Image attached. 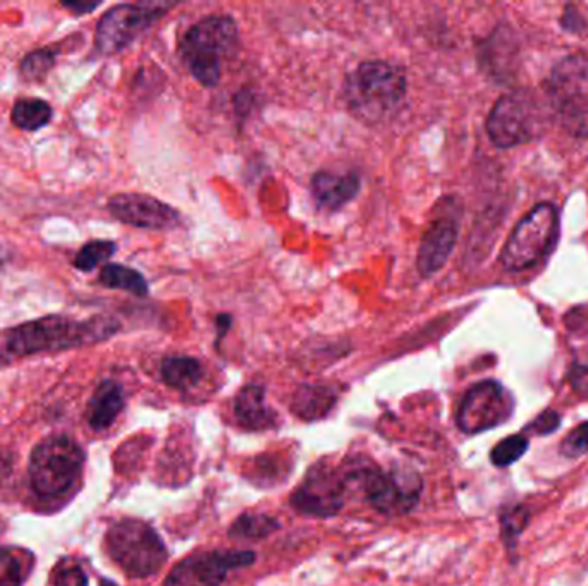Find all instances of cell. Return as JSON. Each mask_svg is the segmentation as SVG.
<instances>
[{"mask_svg":"<svg viewBox=\"0 0 588 586\" xmlns=\"http://www.w3.org/2000/svg\"><path fill=\"white\" fill-rule=\"evenodd\" d=\"M119 329V321L113 317H92L81 321L62 315H47L9 330L5 348L14 356L56 353L107 341Z\"/></svg>","mask_w":588,"mask_h":586,"instance_id":"1","label":"cell"},{"mask_svg":"<svg viewBox=\"0 0 588 586\" xmlns=\"http://www.w3.org/2000/svg\"><path fill=\"white\" fill-rule=\"evenodd\" d=\"M345 97L360 121L376 125L400 109L406 97V77L389 62H361L346 78Z\"/></svg>","mask_w":588,"mask_h":586,"instance_id":"2","label":"cell"},{"mask_svg":"<svg viewBox=\"0 0 588 586\" xmlns=\"http://www.w3.org/2000/svg\"><path fill=\"white\" fill-rule=\"evenodd\" d=\"M240 47V32L229 16H208L198 21L181 42V59L198 83L212 89L222 68Z\"/></svg>","mask_w":588,"mask_h":586,"instance_id":"3","label":"cell"},{"mask_svg":"<svg viewBox=\"0 0 588 586\" xmlns=\"http://www.w3.org/2000/svg\"><path fill=\"white\" fill-rule=\"evenodd\" d=\"M107 549L114 562L132 578L159 573L168 562V549L152 526L140 519H123L108 530Z\"/></svg>","mask_w":588,"mask_h":586,"instance_id":"4","label":"cell"},{"mask_svg":"<svg viewBox=\"0 0 588 586\" xmlns=\"http://www.w3.org/2000/svg\"><path fill=\"white\" fill-rule=\"evenodd\" d=\"M560 236V212L551 203L530 210L512 230L500 251V263L509 272H521L551 254Z\"/></svg>","mask_w":588,"mask_h":586,"instance_id":"5","label":"cell"},{"mask_svg":"<svg viewBox=\"0 0 588 586\" xmlns=\"http://www.w3.org/2000/svg\"><path fill=\"white\" fill-rule=\"evenodd\" d=\"M541 102L529 92L500 97L487 117V133L497 149H512L537 140L545 129Z\"/></svg>","mask_w":588,"mask_h":586,"instance_id":"6","label":"cell"},{"mask_svg":"<svg viewBox=\"0 0 588 586\" xmlns=\"http://www.w3.org/2000/svg\"><path fill=\"white\" fill-rule=\"evenodd\" d=\"M83 468V450L66 435L45 438L30 459V480L44 497L65 494L77 482Z\"/></svg>","mask_w":588,"mask_h":586,"instance_id":"7","label":"cell"},{"mask_svg":"<svg viewBox=\"0 0 588 586\" xmlns=\"http://www.w3.org/2000/svg\"><path fill=\"white\" fill-rule=\"evenodd\" d=\"M345 478L346 490L355 487L379 513L404 514L412 511L422 492V480L416 473H382L376 466L358 462L351 466Z\"/></svg>","mask_w":588,"mask_h":586,"instance_id":"8","label":"cell"},{"mask_svg":"<svg viewBox=\"0 0 588 586\" xmlns=\"http://www.w3.org/2000/svg\"><path fill=\"white\" fill-rule=\"evenodd\" d=\"M554 110L578 134H588V57L569 56L557 62L547 80Z\"/></svg>","mask_w":588,"mask_h":586,"instance_id":"9","label":"cell"},{"mask_svg":"<svg viewBox=\"0 0 588 586\" xmlns=\"http://www.w3.org/2000/svg\"><path fill=\"white\" fill-rule=\"evenodd\" d=\"M171 5L119 4L108 9L95 32V49L102 56H114L140 38L161 20Z\"/></svg>","mask_w":588,"mask_h":586,"instance_id":"10","label":"cell"},{"mask_svg":"<svg viewBox=\"0 0 588 586\" xmlns=\"http://www.w3.org/2000/svg\"><path fill=\"white\" fill-rule=\"evenodd\" d=\"M515 413V398L496 380L479 382L464 394L458 410V429L476 435L508 422Z\"/></svg>","mask_w":588,"mask_h":586,"instance_id":"11","label":"cell"},{"mask_svg":"<svg viewBox=\"0 0 588 586\" xmlns=\"http://www.w3.org/2000/svg\"><path fill=\"white\" fill-rule=\"evenodd\" d=\"M346 483L343 474L319 465L307 474L292 494L291 504L301 514L315 518H333L345 506Z\"/></svg>","mask_w":588,"mask_h":586,"instance_id":"12","label":"cell"},{"mask_svg":"<svg viewBox=\"0 0 588 586\" xmlns=\"http://www.w3.org/2000/svg\"><path fill=\"white\" fill-rule=\"evenodd\" d=\"M255 562L253 552H205L177 562L164 586H220L229 571L250 566Z\"/></svg>","mask_w":588,"mask_h":586,"instance_id":"13","label":"cell"},{"mask_svg":"<svg viewBox=\"0 0 588 586\" xmlns=\"http://www.w3.org/2000/svg\"><path fill=\"white\" fill-rule=\"evenodd\" d=\"M107 209L116 221L138 230L171 231L181 224L177 210L150 195H116L108 200Z\"/></svg>","mask_w":588,"mask_h":586,"instance_id":"14","label":"cell"},{"mask_svg":"<svg viewBox=\"0 0 588 586\" xmlns=\"http://www.w3.org/2000/svg\"><path fill=\"white\" fill-rule=\"evenodd\" d=\"M460 207L449 206L440 209L439 215L428 224L416 255V267L424 278L434 276L446 266L457 246L460 234Z\"/></svg>","mask_w":588,"mask_h":586,"instance_id":"15","label":"cell"},{"mask_svg":"<svg viewBox=\"0 0 588 586\" xmlns=\"http://www.w3.org/2000/svg\"><path fill=\"white\" fill-rule=\"evenodd\" d=\"M361 183L357 174L321 171L312 179V194L321 209L339 210L357 197Z\"/></svg>","mask_w":588,"mask_h":586,"instance_id":"16","label":"cell"},{"mask_svg":"<svg viewBox=\"0 0 588 586\" xmlns=\"http://www.w3.org/2000/svg\"><path fill=\"white\" fill-rule=\"evenodd\" d=\"M234 414L243 429L255 432L273 429L277 423L276 413L265 402V389L261 386H246L240 390L234 401Z\"/></svg>","mask_w":588,"mask_h":586,"instance_id":"17","label":"cell"},{"mask_svg":"<svg viewBox=\"0 0 588 586\" xmlns=\"http://www.w3.org/2000/svg\"><path fill=\"white\" fill-rule=\"evenodd\" d=\"M125 408V394L114 380L102 382L89 406V422L93 430H105L116 422Z\"/></svg>","mask_w":588,"mask_h":586,"instance_id":"18","label":"cell"},{"mask_svg":"<svg viewBox=\"0 0 588 586\" xmlns=\"http://www.w3.org/2000/svg\"><path fill=\"white\" fill-rule=\"evenodd\" d=\"M336 405V392L325 386H303L292 401V411L307 422L327 417Z\"/></svg>","mask_w":588,"mask_h":586,"instance_id":"19","label":"cell"},{"mask_svg":"<svg viewBox=\"0 0 588 586\" xmlns=\"http://www.w3.org/2000/svg\"><path fill=\"white\" fill-rule=\"evenodd\" d=\"M161 374L169 387L188 390L200 382L204 370L195 358L169 356L162 362Z\"/></svg>","mask_w":588,"mask_h":586,"instance_id":"20","label":"cell"},{"mask_svg":"<svg viewBox=\"0 0 588 586\" xmlns=\"http://www.w3.org/2000/svg\"><path fill=\"white\" fill-rule=\"evenodd\" d=\"M53 116V107L42 98H20L12 105V125L23 131H38L45 128Z\"/></svg>","mask_w":588,"mask_h":586,"instance_id":"21","label":"cell"},{"mask_svg":"<svg viewBox=\"0 0 588 586\" xmlns=\"http://www.w3.org/2000/svg\"><path fill=\"white\" fill-rule=\"evenodd\" d=\"M99 281L108 290L126 291V293L140 297L149 294V282L145 281L143 276L138 270L129 269L126 266L108 263L102 269Z\"/></svg>","mask_w":588,"mask_h":586,"instance_id":"22","label":"cell"},{"mask_svg":"<svg viewBox=\"0 0 588 586\" xmlns=\"http://www.w3.org/2000/svg\"><path fill=\"white\" fill-rule=\"evenodd\" d=\"M279 528V521L267 514H243L232 523L229 537L237 540H262Z\"/></svg>","mask_w":588,"mask_h":586,"instance_id":"23","label":"cell"},{"mask_svg":"<svg viewBox=\"0 0 588 586\" xmlns=\"http://www.w3.org/2000/svg\"><path fill=\"white\" fill-rule=\"evenodd\" d=\"M56 61L57 52L54 47L33 50L21 61L20 77L26 83H42V81L47 80L48 74L56 66Z\"/></svg>","mask_w":588,"mask_h":586,"instance_id":"24","label":"cell"},{"mask_svg":"<svg viewBox=\"0 0 588 586\" xmlns=\"http://www.w3.org/2000/svg\"><path fill=\"white\" fill-rule=\"evenodd\" d=\"M26 561H32V558H26L18 549L2 547L0 549V586L23 585L30 573Z\"/></svg>","mask_w":588,"mask_h":586,"instance_id":"25","label":"cell"},{"mask_svg":"<svg viewBox=\"0 0 588 586\" xmlns=\"http://www.w3.org/2000/svg\"><path fill=\"white\" fill-rule=\"evenodd\" d=\"M530 523V511L527 507L521 506H509L506 507L505 513L500 514V537L505 540L506 549L515 554V549H517L518 540H520L521 535H523L524 528L529 526Z\"/></svg>","mask_w":588,"mask_h":586,"instance_id":"26","label":"cell"},{"mask_svg":"<svg viewBox=\"0 0 588 586\" xmlns=\"http://www.w3.org/2000/svg\"><path fill=\"white\" fill-rule=\"evenodd\" d=\"M116 243L107 242V239H95V242L87 243L78 251L77 258H74V267L81 272H92L96 267L111 260L116 254Z\"/></svg>","mask_w":588,"mask_h":586,"instance_id":"27","label":"cell"},{"mask_svg":"<svg viewBox=\"0 0 588 586\" xmlns=\"http://www.w3.org/2000/svg\"><path fill=\"white\" fill-rule=\"evenodd\" d=\"M530 447V438L524 434L511 435L497 442L494 449L491 450V461L497 468H508L523 458Z\"/></svg>","mask_w":588,"mask_h":586,"instance_id":"28","label":"cell"},{"mask_svg":"<svg viewBox=\"0 0 588 586\" xmlns=\"http://www.w3.org/2000/svg\"><path fill=\"white\" fill-rule=\"evenodd\" d=\"M561 454L566 459H578L588 454V422L580 423L566 435L561 442Z\"/></svg>","mask_w":588,"mask_h":586,"instance_id":"29","label":"cell"},{"mask_svg":"<svg viewBox=\"0 0 588 586\" xmlns=\"http://www.w3.org/2000/svg\"><path fill=\"white\" fill-rule=\"evenodd\" d=\"M53 586H89V579L74 562L65 561L54 571Z\"/></svg>","mask_w":588,"mask_h":586,"instance_id":"30","label":"cell"},{"mask_svg":"<svg viewBox=\"0 0 588 586\" xmlns=\"http://www.w3.org/2000/svg\"><path fill=\"white\" fill-rule=\"evenodd\" d=\"M561 426V414L554 410L542 411L539 417L533 418L532 422L529 425L524 426L521 434H533L539 435V437H544V435H551L560 430Z\"/></svg>","mask_w":588,"mask_h":586,"instance_id":"31","label":"cell"},{"mask_svg":"<svg viewBox=\"0 0 588 586\" xmlns=\"http://www.w3.org/2000/svg\"><path fill=\"white\" fill-rule=\"evenodd\" d=\"M569 386L577 396L588 401V365H575L569 372Z\"/></svg>","mask_w":588,"mask_h":586,"instance_id":"32","label":"cell"},{"mask_svg":"<svg viewBox=\"0 0 588 586\" xmlns=\"http://www.w3.org/2000/svg\"><path fill=\"white\" fill-rule=\"evenodd\" d=\"M60 5L71 11V13L83 16V14H90L95 11L101 5V2H60Z\"/></svg>","mask_w":588,"mask_h":586,"instance_id":"33","label":"cell"},{"mask_svg":"<svg viewBox=\"0 0 588 586\" xmlns=\"http://www.w3.org/2000/svg\"><path fill=\"white\" fill-rule=\"evenodd\" d=\"M5 261H8V257H5L4 251H2V249H0V269H2V267H4Z\"/></svg>","mask_w":588,"mask_h":586,"instance_id":"34","label":"cell"},{"mask_svg":"<svg viewBox=\"0 0 588 586\" xmlns=\"http://www.w3.org/2000/svg\"><path fill=\"white\" fill-rule=\"evenodd\" d=\"M101 586H117L116 583L108 582V579H102Z\"/></svg>","mask_w":588,"mask_h":586,"instance_id":"35","label":"cell"}]
</instances>
